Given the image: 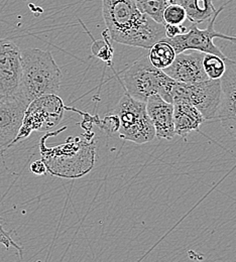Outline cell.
I'll use <instances>...</instances> for the list:
<instances>
[{"label":"cell","instance_id":"cell-1","mask_svg":"<svg viewBox=\"0 0 236 262\" xmlns=\"http://www.w3.org/2000/svg\"><path fill=\"white\" fill-rule=\"evenodd\" d=\"M102 16L110 38L121 45L149 50L166 37L165 25L140 12L135 0H102Z\"/></svg>","mask_w":236,"mask_h":262},{"label":"cell","instance_id":"cell-2","mask_svg":"<svg viewBox=\"0 0 236 262\" xmlns=\"http://www.w3.org/2000/svg\"><path fill=\"white\" fill-rule=\"evenodd\" d=\"M65 128L57 132L48 133L39 141L41 161L48 171L59 178L78 179L88 173L95 162V145L80 137L70 136L63 144L49 147L46 140L53 135H57Z\"/></svg>","mask_w":236,"mask_h":262},{"label":"cell","instance_id":"cell-3","mask_svg":"<svg viewBox=\"0 0 236 262\" xmlns=\"http://www.w3.org/2000/svg\"><path fill=\"white\" fill-rule=\"evenodd\" d=\"M61 82L62 72L50 51H22V77L17 95L28 105L41 96L58 95Z\"/></svg>","mask_w":236,"mask_h":262},{"label":"cell","instance_id":"cell-4","mask_svg":"<svg viewBox=\"0 0 236 262\" xmlns=\"http://www.w3.org/2000/svg\"><path fill=\"white\" fill-rule=\"evenodd\" d=\"M121 80L125 93L135 100L145 103L148 97L159 95L165 101L173 103L171 91L176 81L163 70L152 65L148 56H143L128 67L122 73Z\"/></svg>","mask_w":236,"mask_h":262},{"label":"cell","instance_id":"cell-5","mask_svg":"<svg viewBox=\"0 0 236 262\" xmlns=\"http://www.w3.org/2000/svg\"><path fill=\"white\" fill-rule=\"evenodd\" d=\"M112 114L118 119L117 133L120 138L141 145L156 137V130L147 115L144 102L135 100L125 93Z\"/></svg>","mask_w":236,"mask_h":262},{"label":"cell","instance_id":"cell-6","mask_svg":"<svg viewBox=\"0 0 236 262\" xmlns=\"http://www.w3.org/2000/svg\"><path fill=\"white\" fill-rule=\"evenodd\" d=\"M66 106L58 95H46L35 99L26 109L16 137L7 148L27 139L34 131L46 132L58 126L64 117Z\"/></svg>","mask_w":236,"mask_h":262},{"label":"cell","instance_id":"cell-7","mask_svg":"<svg viewBox=\"0 0 236 262\" xmlns=\"http://www.w3.org/2000/svg\"><path fill=\"white\" fill-rule=\"evenodd\" d=\"M221 99V79L207 80L194 84L176 82L171 91V101L185 102L193 105L205 120L217 118Z\"/></svg>","mask_w":236,"mask_h":262},{"label":"cell","instance_id":"cell-8","mask_svg":"<svg viewBox=\"0 0 236 262\" xmlns=\"http://www.w3.org/2000/svg\"><path fill=\"white\" fill-rule=\"evenodd\" d=\"M223 6L218 9L215 14L212 16V20L209 23L208 27L205 30H200L196 24L190 23L188 32L184 34L175 36V37H165L163 38L174 48L176 54L183 53L185 51H197L204 54H211L220 57L224 61L228 62L231 61L228 57H226L221 50L214 45L213 33L214 30V23L218 16V14L222 11Z\"/></svg>","mask_w":236,"mask_h":262},{"label":"cell","instance_id":"cell-9","mask_svg":"<svg viewBox=\"0 0 236 262\" xmlns=\"http://www.w3.org/2000/svg\"><path fill=\"white\" fill-rule=\"evenodd\" d=\"M20 77V49L10 39H0V95H17L19 90Z\"/></svg>","mask_w":236,"mask_h":262},{"label":"cell","instance_id":"cell-10","mask_svg":"<svg viewBox=\"0 0 236 262\" xmlns=\"http://www.w3.org/2000/svg\"><path fill=\"white\" fill-rule=\"evenodd\" d=\"M217 118L225 132L236 141V63L226 62V70L221 78V99Z\"/></svg>","mask_w":236,"mask_h":262},{"label":"cell","instance_id":"cell-11","mask_svg":"<svg viewBox=\"0 0 236 262\" xmlns=\"http://www.w3.org/2000/svg\"><path fill=\"white\" fill-rule=\"evenodd\" d=\"M28 106L18 95L0 97V147L3 150L16 137Z\"/></svg>","mask_w":236,"mask_h":262},{"label":"cell","instance_id":"cell-12","mask_svg":"<svg viewBox=\"0 0 236 262\" xmlns=\"http://www.w3.org/2000/svg\"><path fill=\"white\" fill-rule=\"evenodd\" d=\"M204 57L205 54L201 52L185 51L176 55L171 65L163 71L170 79L180 83L194 84L207 81L209 78L203 69Z\"/></svg>","mask_w":236,"mask_h":262},{"label":"cell","instance_id":"cell-13","mask_svg":"<svg viewBox=\"0 0 236 262\" xmlns=\"http://www.w3.org/2000/svg\"><path fill=\"white\" fill-rule=\"evenodd\" d=\"M145 106L147 115L156 130V137L171 140L176 135L173 103L165 101L159 95H153L146 100Z\"/></svg>","mask_w":236,"mask_h":262},{"label":"cell","instance_id":"cell-14","mask_svg":"<svg viewBox=\"0 0 236 262\" xmlns=\"http://www.w3.org/2000/svg\"><path fill=\"white\" fill-rule=\"evenodd\" d=\"M173 105L174 127L177 135L186 137L192 131L199 129L205 119L193 105L185 102H175Z\"/></svg>","mask_w":236,"mask_h":262},{"label":"cell","instance_id":"cell-15","mask_svg":"<svg viewBox=\"0 0 236 262\" xmlns=\"http://www.w3.org/2000/svg\"><path fill=\"white\" fill-rule=\"evenodd\" d=\"M173 3L183 6L187 13V19L196 25L211 18L217 11L212 0H173Z\"/></svg>","mask_w":236,"mask_h":262},{"label":"cell","instance_id":"cell-16","mask_svg":"<svg viewBox=\"0 0 236 262\" xmlns=\"http://www.w3.org/2000/svg\"><path fill=\"white\" fill-rule=\"evenodd\" d=\"M176 52L174 48L167 42L166 40L162 39L158 42H156L151 49L148 59L152 65L160 70H165L171 65L176 58Z\"/></svg>","mask_w":236,"mask_h":262},{"label":"cell","instance_id":"cell-17","mask_svg":"<svg viewBox=\"0 0 236 262\" xmlns=\"http://www.w3.org/2000/svg\"><path fill=\"white\" fill-rule=\"evenodd\" d=\"M140 12L149 16L155 21L164 25V11L173 0H135Z\"/></svg>","mask_w":236,"mask_h":262},{"label":"cell","instance_id":"cell-18","mask_svg":"<svg viewBox=\"0 0 236 262\" xmlns=\"http://www.w3.org/2000/svg\"><path fill=\"white\" fill-rule=\"evenodd\" d=\"M203 69L210 80H220L226 70V61L218 56L205 54L203 59Z\"/></svg>","mask_w":236,"mask_h":262},{"label":"cell","instance_id":"cell-19","mask_svg":"<svg viewBox=\"0 0 236 262\" xmlns=\"http://www.w3.org/2000/svg\"><path fill=\"white\" fill-rule=\"evenodd\" d=\"M103 39L102 40H94L91 47L92 54L99 58L103 62L107 63L108 65L112 64V59L114 55V50L112 48L110 36L107 33V31L103 32Z\"/></svg>","mask_w":236,"mask_h":262},{"label":"cell","instance_id":"cell-20","mask_svg":"<svg viewBox=\"0 0 236 262\" xmlns=\"http://www.w3.org/2000/svg\"><path fill=\"white\" fill-rule=\"evenodd\" d=\"M164 25H183L187 20V13L183 6L170 3L164 11Z\"/></svg>","mask_w":236,"mask_h":262},{"label":"cell","instance_id":"cell-21","mask_svg":"<svg viewBox=\"0 0 236 262\" xmlns=\"http://www.w3.org/2000/svg\"><path fill=\"white\" fill-rule=\"evenodd\" d=\"M0 221H1V217H0ZM0 243L3 244L6 249H8L10 246L14 247L19 252L20 257H23V248L13 241V239L10 237L9 233H7L5 230L3 229L1 223H0Z\"/></svg>","mask_w":236,"mask_h":262},{"label":"cell","instance_id":"cell-22","mask_svg":"<svg viewBox=\"0 0 236 262\" xmlns=\"http://www.w3.org/2000/svg\"><path fill=\"white\" fill-rule=\"evenodd\" d=\"M102 128L105 129L107 133H117L118 130V119L114 114L107 115L100 123Z\"/></svg>","mask_w":236,"mask_h":262},{"label":"cell","instance_id":"cell-23","mask_svg":"<svg viewBox=\"0 0 236 262\" xmlns=\"http://www.w3.org/2000/svg\"><path fill=\"white\" fill-rule=\"evenodd\" d=\"M190 26V25H189ZM189 26L183 25H165V33L166 37H175L181 34L187 33L189 30Z\"/></svg>","mask_w":236,"mask_h":262},{"label":"cell","instance_id":"cell-24","mask_svg":"<svg viewBox=\"0 0 236 262\" xmlns=\"http://www.w3.org/2000/svg\"><path fill=\"white\" fill-rule=\"evenodd\" d=\"M30 170L36 176H42V174H46L48 172L47 166L41 160L33 162L31 164V166H30Z\"/></svg>","mask_w":236,"mask_h":262},{"label":"cell","instance_id":"cell-25","mask_svg":"<svg viewBox=\"0 0 236 262\" xmlns=\"http://www.w3.org/2000/svg\"><path fill=\"white\" fill-rule=\"evenodd\" d=\"M213 36H214V38H215V37H218V38H223V39H226V40H228V41H230V42L236 43V36H231V35L222 34V33H217L216 31H215L214 33H213Z\"/></svg>","mask_w":236,"mask_h":262},{"label":"cell","instance_id":"cell-26","mask_svg":"<svg viewBox=\"0 0 236 262\" xmlns=\"http://www.w3.org/2000/svg\"><path fill=\"white\" fill-rule=\"evenodd\" d=\"M0 97H1V95H0Z\"/></svg>","mask_w":236,"mask_h":262}]
</instances>
